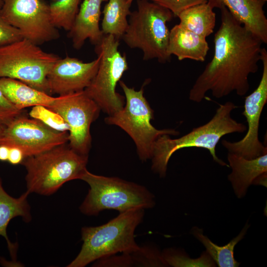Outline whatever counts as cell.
Wrapping results in <instances>:
<instances>
[{"instance_id":"cell-1","label":"cell","mask_w":267,"mask_h":267,"mask_svg":"<svg viewBox=\"0 0 267 267\" xmlns=\"http://www.w3.org/2000/svg\"><path fill=\"white\" fill-rule=\"evenodd\" d=\"M221 25L214 35V53L190 90L189 99L199 103L211 91L217 98L235 91L244 96L248 78L259 69L262 41L236 20L223 5L219 8Z\"/></svg>"},{"instance_id":"cell-2","label":"cell","mask_w":267,"mask_h":267,"mask_svg":"<svg viewBox=\"0 0 267 267\" xmlns=\"http://www.w3.org/2000/svg\"><path fill=\"white\" fill-rule=\"evenodd\" d=\"M237 107L233 102L227 101L220 105L215 114L208 122L193 129L182 136L172 138L168 134L160 136L154 145L151 158L152 170L160 177H165L168 163L172 155L178 150L188 147L207 149L216 162L229 167L227 164L216 155V147L224 135L234 133H242L247 130L246 126L231 117V112Z\"/></svg>"},{"instance_id":"cell-3","label":"cell","mask_w":267,"mask_h":267,"mask_svg":"<svg viewBox=\"0 0 267 267\" xmlns=\"http://www.w3.org/2000/svg\"><path fill=\"white\" fill-rule=\"evenodd\" d=\"M144 209H134L124 212L106 223L83 227V242L80 252L68 267H84L89 263L118 253H129L138 250L134 231L142 222Z\"/></svg>"},{"instance_id":"cell-4","label":"cell","mask_w":267,"mask_h":267,"mask_svg":"<svg viewBox=\"0 0 267 267\" xmlns=\"http://www.w3.org/2000/svg\"><path fill=\"white\" fill-rule=\"evenodd\" d=\"M88 156L81 155L66 143L26 157L27 191L50 195L67 181L80 179L87 169Z\"/></svg>"},{"instance_id":"cell-5","label":"cell","mask_w":267,"mask_h":267,"mask_svg":"<svg viewBox=\"0 0 267 267\" xmlns=\"http://www.w3.org/2000/svg\"><path fill=\"white\" fill-rule=\"evenodd\" d=\"M89 186L88 193L80 207L86 215H97L105 210L120 213L155 205L154 196L145 187L119 178L93 174L87 170L80 178Z\"/></svg>"},{"instance_id":"cell-6","label":"cell","mask_w":267,"mask_h":267,"mask_svg":"<svg viewBox=\"0 0 267 267\" xmlns=\"http://www.w3.org/2000/svg\"><path fill=\"white\" fill-rule=\"evenodd\" d=\"M136 3L137 9L131 12L122 39L129 47L141 49L144 60L156 59L162 63L170 61V30L167 24L172 19L173 14L148 0H137Z\"/></svg>"},{"instance_id":"cell-7","label":"cell","mask_w":267,"mask_h":267,"mask_svg":"<svg viewBox=\"0 0 267 267\" xmlns=\"http://www.w3.org/2000/svg\"><path fill=\"white\" fill-rule=\"evenodd\" d=\"M119 85L124 94L126 102L122 109L105 118L108 125L119 127L126 132L134 141L140 159L145 161L151 159L154 145L161 135H178L174 129L158 130L151 124L154 111L144 96V86L137 91L129 87L123 81Z\"/></svg>"},{"instance_id":"cell-8","label":"cell","mask_w":267,"mask_h":267,"mask_svg":"<svg viewBox=\"0 0 267 267\" xmlns=\"http://www.w3.org/2000/svg\"><path fill=\"white\" fill-rule=\"evenodd\" d=\"M59 58L23 38L0 46V78L18 80L49 94L47 77Z\"/></svg>"},{"instance_id":"cell-9","label":"cell","mask_w":267,"mask_h":267,"mask_svg":"<svg viewBox=\"0 0 267 267\" xmlns=\"http://www.w3.org/2000/svg\"><path fill=\"white\" fill-rule=\"evenodd\" d=\"M119 45V40L110 35H104L95 45L99 65L91 84L84 90L108 115L119 111L125 104V97L116 91L118 83L128 69L126 55L121 53Z\"/></svg>"},{"instance_id":"cell-10","label":"cell","mask_w":267,"mask_h":267,"mask_svg":"<svg viewBox=\"0 0 267 267\" xmlns=\"http://www.w3.org/2000/svg\"><path fill=\"white\" fill-rule=\"evenodd\" d=\"M48 108L60 115L67 124L69 147L88 156L91 145L90 126L100 111L97 103L82 90L58 95Z\"/></svg>"},{"instance_id":"cell-11","label":"cell","mask_w":267,"mask_h":267,"mask_svg":"<svg viewBox=\"0 0 267 267\" xmlns=\"http://www.w3.org/2000/svg\"><path fill=\"white\" fill-rule=\"evenodd\" d=\"M3 17L20 32L23 38L37 45L58 39L48 4L44 0H2Z\"/></svg>"},{"instance_id":"cell-12","label":"cell","mask_w":267,"mask_h":267,"mask_svg":"<svg viewBox=\"0 0 267 267\" xmlns=\"http://www.w3.org/2000/svg\"><path fill=\"white\" fill-rule=\"evenodd\" d=\"M68 140V132L55 131L21 114L5 125L0 145L18 147L27 157L66 144Z\"/></svg>"},{"instance_id":"cell-13","label":"cell","mask_w":267,"mask_h":267,"mask_svg":"<svg viewBox=\"0 0 267 267\" xmlns=\"http://www.w3.org/2000/svg\"><path fill=\"white\" fill-rule=\"evenodd\" d=\"M261 61L263 72L257 88L245 97L242 113L248 123L246 134L240 140L230 142L222 140V144L229 153L247 159H252L267 153V146L259 139V123L263 108L267 102V51L262 48Z\"/></svg>"},{"instance_id":"cell-14","label":"cell","mask_w":267,"mask_h":267,"mask_svg":"<svg viewBox=\"0 0 267 267\" xmlns=\"http://www.w3.org/2000/svg\"><path fill=\"white\" fill-rule=\"evenodd\" d=\"M100 62V57L89 62L75 57L60 58L50 69L47 77L49 93L58 95L84 90L94 78Z\"/></svg>"},{"instance_id":"cell-15","label":"cell","mask_w":267,"mask_h":267,"mask_svg":"<svg viewBox=\"0 0 267 267\" xmlns=\"http://www.w3.org/2000/svg\"><path fill=\"white\" fill-rule=\"evenodd\" d=\"M213 8L225 6L231 14L247 30L267 43V19L262 0H208Z\"/></svg>"},{"instance_id":"cell-16","label":"cell","mask_w":267,"mask_h":267,"mask_svg":"<svg viewBox=\"0 0 267 267\" xmlns=\"http://www.w3.org/2000/svg\"><path fill=\"white\" fill-rule=\"evenodd\" d=\"M104 1L108 0H83L68 32L74 48L80 49L87 40L95 45L101 41L104 35L99 21L102 13L101 6Z\"/></svg>"},{"instance_id":"cell-17","label":"cell","mask_w":267,"mask_h":267,"mask_svg":"<svg viewBox=\"0 0 267 267\" xmlns=\"http://www.w3.org/2000/svg\"><path fill=\"white\" fill-rule=\"evenodd\" d=\"M227 160L232 172L228 176L234 191L239 198L246 193L249 186L267 172V153L252 159H247L228 152Z\"/></svg>"},{"instance_id":"cell-18","label":"cell","mask_w":267,"mask_h":267,"mask_svg":"<svg viewBox=\"0 0 267 267\" xmlns=\"http://www.w3.org/2000/svg\"><path fill=\"white\" fill-rule=\"evenodd\" d=\"M206 39L177 24L170 30L168 53L180 61L189 59L204 62L209 49Z\"/></svg>"},{"instance_id":"cell-19","label":"cell","mask_w":267,"mask_h":267,"mask_svg":"<svg viewBox=\"0 0 267 267\" xmlns=\"http://www.w3.org/2000/svg\"><path fill=\"white\" fill-rule=\"evenodd\" d=\"M0 89L5 97L20 110L38 105L48 107L56 99V97L20 81L9 78H0Z\"/></svg>"},{"instance_id":"cell-20","label":"cell","mask_w":267,"mask_h":267,"mask_svg":"<svg viewBox=\"0 0 267 267\" xmlns=\"http://www.w3.org/2000/svg\"><path fill=\"white\" fill-rule=\"evenodd\" d=\"M27 191L18 198L9 195L3 189L0 178V235L6 239L10 255L16 259V245L11 243L6 233L7 226L11 219L21 217L25 222H30L32 217L27 197Z\"/></svg>"},{"instance_id":"cell-21","label":"cell","mask_w":267,"mask_h":267,"mask_svg":"<svg viewBox=\"0 0 267 267\" xmlns=\"http://www.w3.org/2000/svg\"><path fill=\"white\" fill-rule=\"evenodd\" d=\"M213 9L207 2L190 7L178 15V24L206 38L213 33L216 25V13Z\"/></svg>"},{"instance_id":"cell-22","label":"cell","mask_w":267,"mask_h":267,"mask_svg":"<svg viewBox=\"0 0 267 267\" xmlns=\"http://www.w3.org/2000/svg\"><path fill=\"white\" fill-rule=\"evenodd\" d=\"M131 5L127 0H108L102 12L101 30L103 35H112L118 40L122 39L128 26Z\"/></svg>"},{"instance_id":"cell-23","label":"cell","mask_w":267,"mask_h":267,"mask_svg":"<svg viewBox=\"0 0 267 267\" xmlns=\"http://www.w3.org/2000/svg\"><path fill=\"white\" fill-rule=\"evenodd\" d=\"M249 225H245L239 234L224 246H219L214 243L203 233V230L197 227L191 230L192 234L205 246L206 251L216 264L220 267H236L239 265L234 257V249L236 245L245 235Z\"/></svg>"},{"instance_id":"cell-24","label":"cell","mask_w":267,"mask_h":267,"mask_svg":"<svg viewBox=\"0 0 267 267\" xmlns=\"http://www.w3.org/2000/svg\"><path fill=\"white\" fill-rule=\"evenodd\" d=\"M80 0H49L51 21L54 26L69 31L79 10Z\"/></svg>"},{"instance_id":"cell-25","label":"cell","mask_w":267,"mask_h":267,"mask_svg":"<svg viewBox=\"0 0 267 267\" xmlns=\"http://www.w3.org/2000/svg\"><path fill=\"white\" fill-rule=\"evenodd\" d=\"M162 254L163 259L167 266L180 267H216V263L207 251L196 259L189 257L181 251L173 249L164 250Z\"/></svg>"},{"instance_id":"cell-26","label":"cell","mask_w":267,"mask_h":267,"mask_svg":"<svg viewBox=\"0 0 267 267\" xmlns=\"http://www.w3.org/2000/svg\"><path fill=\"white\" fill-rule=\"evenodd\" d=\"M29 116L55 131L68 132V126L61 116L47 107L42 105L33 106L29 112Z\"/></svg>"},{"instance_id":"cell-27","label":"cell","mask_w":267,"mask_h":267,"mask_svg":"<svg viewBox=\"0 0 267 267\" xmlns=\"http://www.w3.org/2000/svg\"><path fill=\"white\" fill-rule=\"evenodd\" d=\"M154 2L170 10L174 16L194 5L207 2L208 0H146Z\"/></svg>"},{"instance_id":"cell-28","label":"cell","mask_w":267,"mask_h":267,"mask_svg":"<svg viewBox=\"0 0 267 267\" xmlns=\"http://www.w3.org/2000/svg\"><path fill=\"white\" fill-rule=\"evenodd\" d=\"M23 39L20 32L9 24L2 16L0 10V46Z\"/></svg>"},{"instance_id":"cell-29","label":"cell","mask_w":267,"mask_h":267,"mask_svg":"<svg viewBox=\"0 0 267 267\" xmlns=\"http://www.w3.org/2000/svg\"><path fill=\"white\" fill-rule=\"evenodd\" d=\"M22 113V110L18 109L5 97L0 89V121L6 125Z\"/></svg>"},{"instance_id":"cell-30","label":"cell","mask_w":267,"mask_h":267,"mask_svg":"<svg viewBox=\"0 0 267 267\" xmlns=\"http://www.w3.org/2000/svg\"><path fill=\"white\" fill-rule=\"evenodd\" d=\"M25 158L21 149L16 147H10L7 162L10 164L13 165L22 164Z\"/></svg>"},{"instance_id":"cell-31","label":"cell","mask_w":267,"mask_h":267,"mask_svg":"<svg viewBox=\"0 0 267 267\" xmlns=\"http://www.w3.org/2000/svg\"><path fill=\"white\" fill-rule=\"evenodd\" d=\"M10 147L5 145H0V161H7Z\"/></svg>"},{"instance_id":"cell-32","label":"cell","mask_w":267,"mask_h":267,"mask_svg":"<svg viewBox=\"0 0 267 267\" xmlns=\"http://www.w3.org/2000/svg\"><path fill=\"white\" fill-rule=\"evenodd\" d=\"M5 125L0 121V139L2 136Z\"/></svg>"},{"instance_id":"cell-33","label":"cell","mask_w":267,"mask_h":267,"mask_svg":"<svg viewBox=\"0 0 267 267\" xmlns=\"http://www.w3.org/2000/svg\"><path fill=\"white\" fill-rule=\"evenodd\" d=\"M2 3H3V0H0V9L1 8L2 6Z\"/></svg>"},{"instance_id":"cell-34","label":"cell","mask_w":267,"mask_h":267,"mask_svg":"<svg viewBox=\"0 0 267 267\" xmlns=\"http://www.w3.org/2000/svg\"><path fill=\"white\" fill-rule=\"evenodd\" d=\"M127 0L130 4H132V2L133 1V0Z\"/></svg>"},{"instance_id":"cell-35","label":"cell","mask_w":267,"mask_h":267,"mask_svg":"<svg viewBox=\"0 0 267 267\" xmlns=\"http://www.w3.org/2000/svg\"><path fill=\"white\" fill-rule=\"evenodd\" d=\"M263 1L266 3V2L267 1V0H262Z\"/></svg>"}]
</instances>
